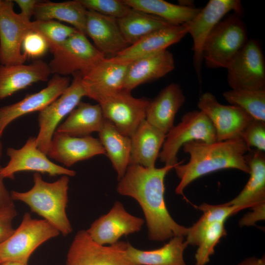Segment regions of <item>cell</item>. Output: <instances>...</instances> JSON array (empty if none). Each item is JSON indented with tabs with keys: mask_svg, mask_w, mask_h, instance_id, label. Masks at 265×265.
<instances>
[{
	"mask_svg": "<svg viewBox=\"0 0 265 265\" xmlns=\"http://www.w3.org/2000/svg\"><path fill=\"white\" fill-rule=\"evenodd\" d=\"M174 167H144L129 164L119 180L117 191L134 199L141 207L148 229V237L164 241L175 236H186L188 228L177 223L170 214L165 202L164 180Z\"/></svg>",
	"mask_w": 265,
	"mask_h": 265,
	"instance_id": "1",
	"label": "cell"
},
{
	"mask_svg": "<svg viewBox=\"0 0 265 265\" xmlns=\"http://www.w3.org/2000/svg\"><path fill=\"white\" fill-rule=\"evenodd\" d=\"M183 148L190 159L186 163L174 167L180 180L175 189L178 194L183 195L186 187L197 178L219 170L233 168L250 173L246 156L251 149L240 138L212 143L192 141Z\"/></svg>",
	"mask_w": 265,
	"mask_h": 265,
	"instance_id": "2",
	"label": "cell"
},
{
	"mask_svg": "<svg viewBox=\"0 0 265 265\" xmlns=\"http://www.w3.org/2000/svg\"><path fill=\"white\" fill-rule=\"evenodd\" d=\"M69 177H61L55 182L45 181L39 173H34L33 186L28 191H12L13 200L26 204L32 212L42 216L64 236L72 232L66 214Z\"/></svg>",
	"mask_w": 265,
	"mask_h": 265,
	"instance_id": "3",
	"label": "cell"
},
{
	"mask_svg": "<svg viewBox=\"0 0 265 265\" xmlns=\"http://www.w3.org/2000/svg\"><path fill=\"white\" fill-rule=\"evenodd\" d=\"M240 16H225L207 38L202 56L207 67L226 69L247 43V29Z\"/></svg>",
	"mask_w": 265,
	"mask_h": 265,
	"instance_id": "4",
	"label": "cell"
},
{
	"mask_svg": "<svg viewBox=\"0 0 265 265\" xmlns=\"http://www.w3.org/2000/svg\"><path fill=\"white\" fill-rule=\"evenodd\" d=\"M59 234L47 220L34 219L26 212L19 227L0 242V262L27 264L31 254L40 245Z\"/></svg>",
	"mask_w": 265,
	"mask_h": 265,
	"instance_id": "5",
	"label": "cell"
},
{
	"mask_svg": "<svg viewBox=\"0 0 265 265\" xmlns=\"http://www.w3.org/2000/svg\"><path fill=\"white\" fill-rule=\"evenodd\" d=\"M91 99L99 105L105 119L130 137L145 120L150 101L145 98H135L123 89L96 94Z\"/></svg>",
	"mask_w": 265,
	"mask_h": 265,
	"instance_id": "6",
	"label": "cell"
},
{
	"mask_svg": "<svg viewBox=\"0 0 265 265\" xmlns=\"http://www.w3.org/2000/svg\"><path fill=\"white\" fill-rule=\"evenodd\" d=\"M207 143L216 141L214 128L206 115L200 110L186 113L181 121L166 134L159 158L164 165L175 167L178 162V154L183 145L192 141Z\"/></svg>",
	"mask_w": 265,
	"mask_h": 265,
	"instance_id": "7",
	"label": "cell"
},
{
	"mask_svg": "<svg viewBox=\"0 0 265 265\" xmlns=\"http://www.w3.org/2000/svg\"><path fill=\"white\" fill-rule=\"evenodd\" d=\"M48 64L52 74L62 76L88 73L106 58L86 35L77 31L68 38L53 53Z\"/></svg>",
	"mask_w": 265,
	"mask_h": 265,
	"instance_id": "8",
	"label": "cell"
},
{
	"mask_svg": "<svg viewBox=\"0 0 265 265\" xmlns=\"http://www.w3.org/2000/svg\"><path fill=\"white\" fill-rule=\"evenodd\" d=\"M13 0H0V64H24L26 58L23 54V40L34 30L33 22L14 9Z\"/></svg>",
	"mask_w": 265,
	"mask_h": 265,
	"instance_id": "9",
	"label": "cell"
},
{
	"mask_svg": "<svg viewBox=\"0 0 265 265\" xmlns=\"http://www.w3.org/2000/svg\"><path fill=\"white\" fill-rule=\"evenodd\" d=\"M231 11L239 16L243 14L240 0H211L201 8L194 18L183 24L193 40V65L200 81L203 62L202 51L205 41L216 25Z\"/></svg>",
	"mask_w": 265,
	"mask_h": 265,
	"instance_id": "10",
	"label": "cell"
},
{
	"mask_svg": "<svg viewBox=\"0 0 265 265\" xmlns=\"http://www.w3.org/2000/svg\"><path fill=\"white\" fill-rule=\"evenodd\" d=\"M128 242L118 241L105 246L94 241L86 230L75 235L65 265H136L127 256Z\"/></svg>",
	"mask_w": 265,
	"mask_h": 265,
	"instance_id": "11",
	"label": "cell"
},
{
	"mask_svg": "<svg viewBox=\"0 0 265 265\" xmlns=\"http://www.w3.org/2000/svg\"><path fill=\"white\" fill-rule=\"evenodd\" d=\"M70 85L56 99L42 110L38 116L39 132L36 137L38 148L47 154L53 136L60 121L78 106L86 93L82 75L76 73Z\"/></svg>",
	"mask_w": 265,
	"mask_h": 265,
	"instance_id": "12",
	"label": "cell"
},
{
	"mask_svg": "<svg viewBox=\"0 0 265 265\" xmlns=\"http://www.w3.org/2000/svg\"><path fill=\"white\" fill-rule=\"evenodd\" d=\"M226 69L232 89H265V58L256 40L248 39Z\"/></svg>",
	"mask_w": 265,
	"mask_h": 265,
	"instance_id": "13",
	"label": "cell"
},
{
	"mask_svg": "<svg viewBox=\"0 0 265 265\" xmlns=\"http://www.w3.org/2000/svg\"><path fill=\"white\" fill-rule=\"evenodd\" d=\"M197 106L212 124L218 141L241 139L242 132L254 119L238 106L219 103L209 92L200 97Z\"/></svg>",
	"mask_w": 265,
	"mask_h": 265,
	"instance_id": "14",
	"label": "cell"
},
{
	"mask_svg": "<svg viewBox=\"0 0 265 265\" xmlns=\"http://www.w3.org/2000/svg\"><path fill=\"white\" fill-rule=\"evenodd\" d=\"M6 154L9 158L7 164L1 167L0 174L3 179H13L16 173L23 171L47 174L50 176L66 175L74 177V170L52 162L47 155L37 147L36 137H30L19 149L9 147Z\"/></svg>",
	"mask_w": 265,
	"mask_h": 265,
	"instance_id": "15",
	"label": "cell"
},
{
	"mask_svg": "<svg viewBox=\"0 0 265 265\" xmlns=\"http://www.w3.org/2000/svg\"><path fill=\"white\" fill-rule=\"evenodd\" d=\"M144 222L142 218L131 214L121 202L116 201L106 214L96 219L86 231L96 243L111 245L123 236L139 232Z\"/></svg>",
	"mask_w": 265,
	"mask_h": 265,
	"instance_id": "16",
	"label": "cell"
},
{
	"mask_svg": "<svg viewBox=\"0 0 265 265\" xmlns=\"http://www.w3.org/2000/svg\"><path fill=\"white\" fill-rule=\"evenodd\" d=\"M71 83L67 76L54 75L46 87L21 101L0 108V138L12 121L24 115L40 111L59 97Z\"/></svg>",
	"mask_w": 265,
	"mask_h": 265,
	"instance_id": "17",
	"label": "cell"
},
{
	"mask_svg": "<svg viewBox=\"0 0 265 265\" xmlns=\"http://www.w3.org/2000/svg\"><path fill=\"white\" fill-rule=\"evenodd\" d=\"M100 155H106V153L99 139L91 135L71 136L56 132L47 154L66 167Z\"/></svg>",
	"mask_w": 265,
	"mask_h": 265,
	"instance_id": "18",
	"label": "cell"
},
{
	"mask_svg": "<svg viewBox=\"0 0 265 265\" xmlns=\"http://www.w3.org/2000/svg\"><path fill=\"white\" fill-rule=\"evenodd\" d=\"M85 34L106 57L115 56L130 45L123 36L117 19L92 10L87 11Z\"/></svg>",
	"mask_w": 265,
	"mask_h": 265,
	"instance_id": "19",
	"label": "cell"
},
{
	"mask_svg": "<svg viewBox=\"0 0 265 265\" xmlns=\"http://www.w3.org/2000/svg\"><path fill=\"white\" fill-rule=\"evenodd\" d=\"M187 34L184 25H170L158 29L110 58L122 63H130L137 59L166 50L180 42Z\"/></svg>",
	"mask_w": 265,
	"mask_h": 265,
	"instance_id": "20",
	"label": "cell"
},
{
	"mask_svg": "<svg viewBox=\"0 0 265 265\" xmlns=\"http://www.w3.org/2000/svg\"><path fill=\"white\" fill-rule=\"evenodd\" d=\"M49 64L37 59L29 64H0V99L9 97L33 83L48 80Z\"/></svg>",
	"mask_w": 265,
	"mask_h": 265,
	"instance_id": "21",
	"label": "cell"
},
{
	"mask_svg": "<svg viewBox=\"0 0 265 265\" xmlns=\"http://www.w3.org/2000/svg\"><path fill=\"white\" fill-rule=\"evenodd\" d=\"M174 68L173 55L167 50L137 59L128 67L123 89L131 92L141 84L164 77Z\"/></svg>",
	"mask_w": 265,
	"mask_h": 265,
	"instance_id": "22",
	"label": "cell"
},
{
	"mask_svg": "<svg viewBox=\"0 0 265 265\" xmlns=\"http://www.w3.org/2000/svg\"><path fill=\"white\" fill-rule=\"evenodd\" d=\"M185 101L180 85L170 83L149 101L145 120L166 134L174 126L175 116Z\"/></svg>",
	"mask_w": 265,
	"mask_h": 265,
	"instance_id": "23",
	"label": "cell"
},
{
	"mask_svg": "<svg viewBox=\"0 0 265 265\" xmlns=\"http://www.w3.org/2000/svg\"><path fill=\"white\" fill-rule=\"evenodd\" d=\"M130 63L115 61L105 58L88 73L82 76V82L86 97L123 89L128 67Z\"/></svg>",
	"mask_w": 265,
	"mask_h": 265,
	"instance_id": "24",
	"label": "cell"
},
{
	"mask_svg": "<svg viewBox=\"0 0 265 265\" xmlns=\"http://www.w3.org/2000/svg\"><path fill=\"white\" fill-rule=\"evenodd\" d=\"M166 134L144 120L131 137L129 164L155 167Z\"/></svg>",
	"mask_w": 265,
	"mask_h": 265,
	"instance_id": "25",
	"label": "cell"
},
{
	"mask_svg": "<svg viewBox=\"0 0 265 265\" xmlns=\"http://www.w3.org/2000/svg\"><path fill=\"white\" fill-rule=\"evenodd\" d=\"M246 161L250 168V177L241 192L227 203L238 211L265 203V156L264 152L249 150Z\"/></svg>",
	"mask_w": 265,
	"mask_h": 265,
	"instance_id": "26",
	"label": "cell"
},
{
	"mask_svg": "<svg viewBox=\"0 0 265 265\" xmlns=\"http://www.w3.org/2000/svg\"><path fill=\"white\" fill-rule=\"evenodd\" d=\"M105 120L99 104L80 102L55 132L71 136H89L93 132H99Z\"/></svg>",
	"mask_w": 265,
	"mask_h": 265,
	"instance_id": "27",
	"label": "cell"
},
{
	"mask_svg": "<svg viewBox=\"0 0 265 265\" xmlns=\"http://www.w3.org/2000/svg\"><path fill=\"white\" fill-rule=\"evenodd\" d=\"M187 245L184 237L175 236L163 246L151 250L135 248L129 242L126 253L136 265H186L184 253Z\"/></svg>",
	"mask_w": 265,
	"mask_h": 265,
	"instance_id": "28",
	"label": "cell"
},
{
	"mask_svg": "<svg viewBox=\"0 0 265 265\" xmlns=\"http://www.w3.org/2000/svg\"><path fill=\"white\" fill-rule=\"evenodd\" d=\"M98 134L99 139L119 180L124 175L129 165L131 137L121 133L112 122L106 119L105 120Z\"/></svg>",
	"mask_w": 265,
	"mask_h": 265,
	"instance_id": "29",
	"label": "cell"
},
{
	"mask_svg": "<svg viewBox=\"0 0 265 265\" xmlns=\"http://www.w3.org/2000/svg\"><path fill=\"white\" fill-rule=\"evenodd\" d=\"M87 11L80 0L62 2L39 1L35 6L33 16L36 20H57L67 23L85 34Z\"/></svg>",
	"mask_w": 265,
	"mask_h": 265,
	"instance_id": "30",
	"label": "cell"
},
{
	"mask_svg": "<svg viewBox=\"0 0 265 265\" xmlns=\"http://www.w3.org/2000/svg\"><path fill=\"white\" fill-rule=\"evenodd\" d=\"M131 8L158 17L170 25H182L191 20L201 8L186 7L163 0H123Z\"/></svg>",
	"mask_w": 265,
	"mask_h": 265,
	"instance_id": "31",
	"label": "cell"
},
{
	"mask_svg": "<svg viewBox=\"0 0 265 265\" xmlns=\"http://www.w3.org/2000/svg\"><path fill=\"white\" fill-rule=\"evenodd\" d=\"M117 21L129 45L158 29L172 25L158 17L132 8Z\"/></svg>",
	"mask_w": 265,
	"mask_h": 265,
	"instance_id": "32",
	"label": "cell"
},
{
	"mask_svg": "<svg viewBox=\"0 0 265 265\" xmlns=\"http://www.w3.org/2000/svg\"><path fill=\"white\" fill-rule=\"evenodd\" d=\"M203 214L191 227L188 228L186 241L188 245H197L206 229L211 224L224 222L231 215L238 212L237 208L227 203L212 205L203 203L199 207Z\"/></svg>",
	"mask_w": 265,
	"mask_h": 265,
	"instance_id": "33",
	"label": "cell"
},
{
	"mask_svg": "<svg viewBox=\"0 0 265 265\" xmlns=\"http://www.w3.org/2000/svg\"><path fill=\"white\" fill-rule=\"evenodd\" d=\"M223 96L231 105L243 109L254 119L265 122V89H232Z\"/></svg>",
	"mask_w": 265,
	"mask_h": 265,
	"instance_id": "34",
	"label": "cell"
},
{
	"mask_svg": "<svg viewBox=\"0 0 265 265\" xmlns=\"http://www.w3.org/2000/svg\"><path fill=\"white\" fill-rule=\"evenodd\" d=\"M34 30L39 32L47 41L53 53L68 38L78 30L55 20L33 21Z\"/></svg>",
	"mask_w": 265,
	"mask_h": 265,
	"instance_id": "35",
	"label": "cell"
},
{
	"mask_svg": "<svg viewBox=\"0 0 265 265\" xmlns=\"http://www.w3.org/2000/svg\"><path fill=\"white\" fill-rule=\"evenodd\" d=\"M225 222H217L210 225L204 231L195 255V265H206L213 254L214 248L221 238L226 235Z\"/></svg>",
	"mask_w": 265,
	"mask_h": 265,
	"instance_id": "36",
	"label": "cell"
},
{
	"mask_svg": "<svg viewBox=\"0 0 265 265\" xmlns=\"http://www.w3.org/2000/svg\"><path fill=\"white\" fill-rule=\"evenodd\" d=\"M84 7L102 15L115 18H121L127 14L132 8L123 0H80Z\"/></svg>",
	"mask_w": 265,
	"mask_h": 265,
	"instance_id": "37",
	"label": "cell"
},
{
	"mask_svg": "<svg viewBox=\"0 0 265 265\" xmlns=\"http://www.w3.org/2000/svg\"><path fill=\"white\" fill-rule=\"evenodd\" d=\"M241 139L250 149L265 152V122L253 119L242 132Z\"/></svg>",
	"mask_w": 265,
	"mask_h": 265,
	"instance_id": "38",
	"label": "cell"
},
{
	"mask_svg": "<svg viewBox=\"0 0 265 265\" xmlns=\"http://www.w3.org/2000/svg\"><path fill=\"white\" fill-rule=\"evenodd\" d=\"M48 50V45L45 39L34 30L27 33L22 45V53L26 59H36L41 57Z\"/></svg>",
	"mask_w": 265,
	"mask_h": 265,
	"instance_id": "39",
	"label": "cell"
},
{
	"mask_svg": "<svg viewBox=\"0 0 265 265\" xmlns=\"http://www.w3.org/2000/svg\"><path fill=\"white\" fill-rule=\"evenodd\" d=\"M17 215L14 204L0 209V242L8 238L14 232L13 221Z\"/></svg>",
	"mask_w": 265,
	"mask_h": 265,
	"instance_id": "40",
	"label": "cell"
},
{
	"mask_svg": "<svg viewBox=\"0 0 265 265\" xmlns=\"http://www.w3.org/2000/svg\"><path fill=\"white\" fill-rule=\"evenodd\" d=\"M251 208L252 212L245 214L240 219L239 223L240 226L253 225L257 221L265 219V203Z\"/></svg>",
	"mask_w": 265,
	"mask_h": 265,
	"instance_id": "41",
	"label": "cell"
},
{
	"mask_svg": "<svg viewBox=\"0 0 265 265\" xmlns=\"http://www.w3.org/2000/svg\"><path fill=\"white\" fill-rule=\"evenodd\" d=\"M0 209L5 208L14 204L11 193L7 189L3 182V178L0 174Z\"/></svg>",
	"mask_w": 265,
	"mask_h": 265,
	"instance_id": "42",
	"label": "cell"
},
{
	"mask_svg": "<svg viewBox=\"0 0 265 265\" xmlns=\"http://www.w3.org/2000/svg\"><path fill=\"white\" fill-rule=\"evenodd\" d=\"M13 1L16 3L20 8L21 13L30 19L31 17L33 16L35 6L39 1L37 0H14Z\"/></svg>",
	"mask_w": 265,
	"mask_h": 265,
	"instance_id": "43",
	"label": "cell"
},
{
	"mask_svg": "<svg viewBox=\"0 0 265 265\" xmlns=\"http://www.w3.org/2000/svg\"><path fill=\"white\" fill-rule=\"evenodd\" d=\"M238 265H265V256L260 258L255 257H250L244 260Z\"/></svg>",
	"mask_w": 265,
	"mask_h": 265,
	"instance_id": "44",
	"label": "cell"
},
{
	"mask_svg": "<svg viewBox=\"0 0 265 265\" xmlns=\"http://www.w3.org/2000/svg\"><path fill=\"white\" fill-rule=\"evenodd\" d=\"M0 265H27V264H24L15 262H5L1 263Z\"/></svg>",
	"mask_w": 265,
	"mask_h": 265,
	"instance_id": "45",
	"label": "cell"
},
{
	"mask_svg": "<svg viewBox=\"0 0 265 265\" xmlns=\"http://www.w3.org/2000/svg\"><path fill=\"white\" fill-rule=\"evenodd\" d=\"M2 155V144L0 140V159Z\"/></svg>",
	"mask_w": 265,
	"mask_h": 265,
	"instance_id": "46",
	"label": "cell"
},
{
	"mask_svg": "<svg viewBox=\"0 0 265 265\" xmlns=\"http://www.w3.org/2000/svg\"></svg>",
	"mask_w": 265,
	"mask_h": 265,
	"instance_id": "47",
	"label": "cell"
}]
</instances>
